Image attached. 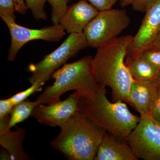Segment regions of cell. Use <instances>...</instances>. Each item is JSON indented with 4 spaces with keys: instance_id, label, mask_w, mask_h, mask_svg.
I'll return each mask as SVG.
<instances>
[{
    "instance_id": "obj_16",
    "label": "cell",
    "mask_w": 160,
    "mask_h": 160,
    "mask_svg": "<svg viewBox=\"0 0 160 160\" xmlns=\"http://www.w3.org/2000/svg\"><path fill=\"white\" fill-rule=\"evenodd\" d=\"M38 105L39 104L36 100L34 102L25 100L15 105L10 114L9 128L11 129L27 119Z\"/></svg>"
},
{
    "instance_id": "obj_12",
    "label": "cell",
    "mask_w": 160,
    "mask_h": 160,
    "mask_svg": "<svg viewBox=\"0 0 160 160\" xmlns=\"http://www.w3.org/2000/svg\"><path fill=\"white\" fill-rule=\"evenodd\" d=\"M157 80L149 82L134 81L132 83L127 103L140 113V116H150V111L157 93Z\"/></svg>"
},
{
    "instance_id": "obj_1",
    "label": "cell",
    "mask_w": 160,
    "mask_h": 160,
    "mask_svg": "<svg viewBox=\"0 0 160 160\" xmlns=\"http://www.w3.org/2000/svg\"><path fill=\"white\" fill-rule=\"evenodd\" d=\"M132 38L130 35L118 37L98 48L92 58L95 78L100 86L110 87L113 102H127L133 80L126 59Z\"/></svg>"
},
{
    "instance_id": "obj_17",
    "label": "cell",
    "mask_w": 160,
    "mask_h": 160,
    "mask_svg": "<svg viewBox=\"0 0 160 160\" xmlns=\"http://www.w3.org/2000/svg\"><path fill=\"white\" fill-rule=\"evenodd\" d=\"M51 6V21L53 24H58L68 9V4L71 0H46Z\"/></svg>"
},
{
    "instance_id": "obj_15",
    "label": "cell",
    "mask_w": 160,
    "mask_h": 160,
    "mask_svg": "<svg viewBox=\"0 0 160 160\" xmlns=\"http://www.w3.org/2000/svg\"><path fill=\"white\" fill-rule=\"evenodd\" d=\"M126 64L134 81L149 82L158 80L160 71L142 58H126Z\"/></svg>"
},
{
    "instance_id": "obj_24",
    "label": "cell",
    "mask_w": 160,
    "mask_h": 160,
    "mask_svg": "<svg viewBox=\"0 0 160 160\" xmlns=\"http://www.w3.org/2000/svg\"><path fill=\"white\" fill-rule=\"evenodd\" d=\"M13 106L9 98L0 100V118L9 115Z\"/></svg>"
},
{
    "instance_id": "obj_13",
    "label": "cell",
    "mask_w": 160,
    "mask_h": 160,
    "mask_svg": "<svg viewBox=\"0 0 160 160\" xmlns=\"http://www.w3.org/2000/svg\"><path fill=\"white\" fill-rule=\"evenodd\" d=\"M10 116L0 118V144L8 152L10 159H29L22 147V143L26 136V130L19 129L12 131L9 127Z\"/></svg>"
},
{
    "instance_id": "obj_22",
    "label": "cell",
    "mask_w": 160,
    "mask_h": 160,
    "mask_svg": "<svg viewBox=\"0 0 160 160\" xmlns=\"http://www.w3.org/2000/svg\"><path fill=\"white\" fill-rule=\"evenodd\" d=\"M90 3L99 11L112 9L120 0H84Z\"/></svg>"
},
{
    "instance_id": "obj_18",
    "label": "cell",
    "mask_w": 160,
    "mask_h": 160,
    "mask_svg": "<svg viewBox=\"0 0 160 160\" xmlns=\"http://www.w3.org/2000/svg\"><path fill=\"white\" fill-rule=\"evenodd\" d=\"M28 9H30L32 16L37 21L46 20L47 16L45 10L46 0H24Z\"/></svg>"
},
{
    "instance_id": "obj_29",
    "label": "cell",
    "mask_w": 160,
    "mask_h": 160,
    "mask_svg": "<svg viewBox=\"0 0 160 160\" xmlns=\"http://www.w3.org/2000/svg\"><path fill=\"white\" fill-rule=\"evenodd\" d=\"M157 81L158 83V85L160 86V72Z\"/></svg>"
},
{
    "instance_id": "obj_6",
    "label": "cell",
    "mask_w": 160,
    "mask_h": 160,
    "mask_svg": "<svg viewBox=\"0 0 160 160\" xmlns=\"http://www.w3.org/2000/svg\"><path fill=\"white\" fill-rule=\"evenodd\" d=\"M130 22L126 10L112 8L99 12L83 33L88 46L98 49L118 37Z\"/></svg>"
},
{
    "instance_id": "obj_14",
    "label": "cell",
    "mask_w": 160,
    "mask_h": 160,
    "mask_svg": "<svg viewBox=\"0 0 160 160\" xmlns=\"http://www.w3.org/2000/svg\"><path fill=\"white\" fill-rule=\"evenodd\" d=\"M105 131L95 160H138L129 144Z\"/></svg>"
},
{
    "instance_id": "obj_28",
    "label": "cell",
    "mask_w": 160,
    "mask_h": 160,
    "mask_svg": "<svg viewBox=\"0 0 160 160\" xmlns=\"http://www.w3.org/2000/svg\"><path fill=\"white\" fill-rule=\"evenodd\" d=\"M134 0H120L121 6L122 7L132 5Z\"/></svg>"
},
{
    "instance_id": "obj_19",
    "label": "cell",
    "mask_w": 160,
    "mask_h": 160,
    "mask_svg": "<svg viewBox=\"0 0 160 160\" xmlns=\"http://www.w3.org/2000/svg\"><path fill=\"white\" fill-rule=\"evenodd\" d=\"M44 84L39 83H35L32 84L31 86L28 89L12 96L11 97L9 98V99L14 106L20 102L25 101L27 98L37 92L42 90V86Z\"/></svg>"
},
{
    "instance_id": "obj_3",
    "label": "cell",
    "mask_w": 160,
    "mask_h": 160,
    "mask_svg": "<svg viewBox=\"0 0 160 160\" xmlns=\"http://www.w3.org/2000/svg\"><path fill=\"white\" fill-rule=\"evenodd\" d=\"M51 142L52 148L69 160H94L105 130L80 111L60 127Z\"/></svg>"
},
{
    "instance_id": "obj_2",
    "label": "cell",
    "mask_w": 160,
    "mask_h": 160,
    "mask_svg": "<svg viewBox=\"0 0 160 160\" xmlns=\"http://www.w3.org/2000/svg\"><path fill=\"white\" fill-rule=\"evenodd\" d=\"M78 108L95 124L124 142L140 120V117L129 111L125 102H110L106 97V87L100 85L90 96H80Z\"/></svg>"
},
{
    "instance_id": "obj_5",
    "label": "cell",
    "mask_w": 160,
    "mask_h": 160,
    "mask_svg": "<svg viewBox=\"0 0 160 160\" xmlns=\"http://www.w3.org/2000/svg\"><path fill=\"white\" fill-rule=\"evenodd\" d=\"M88 46L83 33L69 34L57 49L44 56L39 62L29 65L27 70L32 73L29 82L31 85L35 83L44 85L61 66Z\"/></svg>"
},
{
    "instance_id": "obj_21",
    "label": "cell",
    "mask_w": 160,
    "mask_h": 160,
    "mask_svg": "<svg viewBox=\"0 0 160 160\" xmlns=\"http://www.w3.org/2000/svg\"><path fill=\"white\" fill-rule=\"evenodd\" d=\"M13 0H0V17H9L16 19Z\"/></svg>"
},
{
    "instance_id": "obj_26",
    "label": "cell",
    "mask_w": 160,
    "mask_h": 160,
    "mask_svg": "<svg viewBox=\"0 0 160 160\" xmlns=\"http://www.w3.org/2000/svg\"><path fill=\"white\" fill-rule=\"evenodd\" d=\"M16 11L21 14L24 15L28 9L24 0H13Z\"/></svg>"
},
{
    "instance_id": "obj_20",
    "label": "cell",
    "mask_w": 160,
    "mask_h": 160,
    "mask_svg": "<svg viewBox=\"0 0 160 160\" xmlns=\"http://www.w3.org/2000/svg\"><path fill=\"white\" fill-rule=\"evenodd\" d=\"M139 57L150 63L160 72V49L146 50L143 52Z\"/></svg>"
},
{
    "instance_id": "obj_23",
    "label": "cell",
    "mask_w": 160,
    "mask_h": 160,
    "mask_svg": "<svg viewBox=\"0 0 160 160\" xmlns=\"http://www.w3.org/2000/svg\"><path fill=\"white\" fill-rule=\"evenodd\" d=\"M158 86L157 93L152 106L150 116L153 120L160 124V86Z\"/></svg>"
},
{
    "instance_id": "obj_4",
    "label": "cell",
    "mask_w": 160,
    "mask_h": 160,
    "mask_svg": "<svg viewBox=\"0 0 160 160\" xmlns=\"http://www.w3.org/2000/svg\"><path fill=\"white\" fill-rule=\"evenodd\" d=\"M92 60L88 55L65 64L52 74L54 82L47 86L36 101L39 104H52L61 101V96L71 90L78 92L81 96L93 94L99 85L93 74Z\"/></svg>"
},
{
    "instance_id": "obj_11",
    "label": "cell",
    "mask_w": 160,
    "mask_h": 160,
    "mask_svg": "<svg viewBox=\"0 0 160 160\" xmlns=\"http://www.w3.org/2000/svg\"><path fill=\"white\" fill-rule=\"evenodd\" d=\"M99 12L87 1L79 0L68 7L59 24L69 34L83 33L86 26Z\"/></svg>"
},
{
    "instance_id": "obj_7",
    "label": "cell",
    "mask_w": 160,
    "mask_h": 160,
    "mask_svg": "<svg viewBox=\"0 0 160 160\" xmlns=\"http://www.w3.org/2000/svg\"><path fill=\"white\" fill-rule=\"evenodd\" d=\"M126 142L138 159L160 160V124L151 117L140 116Z\"/></svg>"
},
{
    "instance_id": "obj_27",
    "label": "cell",
    "mask_w": 160,
    "mask_h": 160,
    "mask_svg": "<svg viewBox=\"0 0 160 160\" xmlns=\"http://www.w3.org/2000/svg\"><path fill=\"white\" fill-rule=\"evenodd\" d=\"M158 49H160V32L146 50H158Z\"/></svg>"
},
{
    "instance_id": "obj_10",
    "label": "cell",
    "mask_w": 160,
    "mask_h": 160,
    "mask_svg": "<svg viewBox=\"0 0 160 160\" xmlns=\"http://www.w3.org/2000/svg\"><path fill=\"white\" fill-rule=\"evenodd\" d=\"M80 96L79 93L76 91L64 101L61 100L47 104V106L39 104L33 110L31 116L42 125L60 127L79 111L78 103Z\"/></svg>"
},
{
    "instance_id": "obj_25",
    "label": "cell",
    "mask_w": 160,
    "mask_h": 160,
    "mask_svg": "<svg viewBox=\"0 0 160 160\" xmlns=\"http://www.w3.org/2000/svg\"><path fill=\"white\" fill-rule=\"evenodd\" d=\"M155 0H134L132 4V8L136 11L145 12Z\"/></svg>"
},
{
    "instance_id": "obj_8",
    "label": "cell",
    "mask_w": 160,
    "mask_h": 160,
    "mask_svg": "<svg viewBox=\"0 0 160 160\" xmlns=\"http://www.w3.org/2000/svg\"><path fill=\"white\" fill-rule=\"evenodd\" d=\"M1 18L8 27L11 36V45L7 57V59L11 62L14 61L21 48L29 42L42 40L58 42L65 35V29L60 24L40 29H32L18 25L14 18L6 16Z\"/></svg>"
},
{
    "instance_id": "obj_9",
    "label": "cell",
    "mask_w": 160,
    "mask_h": 160,
    "mask_svg": "<svg viewBox=\"0 0 160 160\" xmlns=\"http://www.w3.org/2000/svg\"><path fill=\"white\" fill-rule=\"evenodd\" d=\"M160 32V0H155L145 12L139 29L128 47L126 58L139 57Z\"/></svg>"
}]
</instances>
